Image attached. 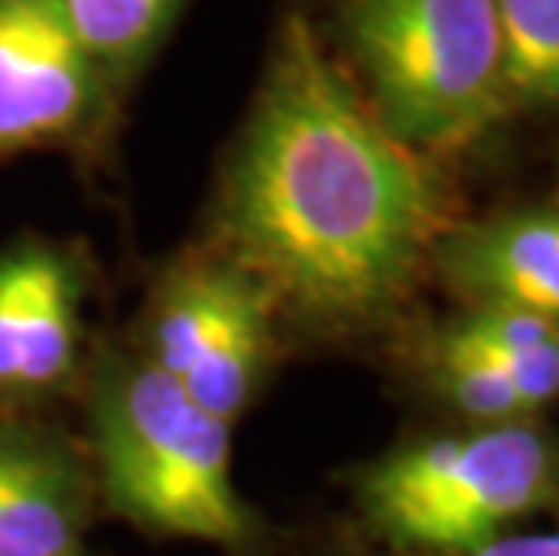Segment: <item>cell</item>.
Returning <instances> with one entry per match:
<instances>
[{
	"instance_id": "7c38bea8",
	"label": "cell",
	"mask_w": 559,
	"mask_h": 556,
	"mask_svg": "<svg viewBox=\"0 0 559 556\" xmlns=\"http://www.w3.org/2000/svg\"><path fill=\"white\" fill-rule=\"evenodd\" d=\"M430 372L440 394L462 416L480 423V427H487V423H513L527 416L513 383H509V376L502 372V365L487 358L480 347H473L455 326L433 340Z\"/></svg>"
},
{
	"instance_id": "ba28073f",
	"label": "cell",
	"mask_w": 559,
	"mask_h": 556,
	"mask_svg": "<svg viewBox=\"0 0 559 556\" xmlns=\"http://www.w3.org/2000/svg\"><path fill=\"white\" fill-rule=\"evenodd\" d=\"M433 257L473 304H516L559 322V210H513L448 228Z\"/></svg>"
},
{
	"instance_id": "9c48e42d",
	"label": "cell",
	"mask_w": 559,
	"mask_h": 556,
	"mask_svg": "<svg viewBox=\"0 0 559 556\" xmlns=\"http://www.w3.org/2000/svg\"><path fill=\"white\" fill-rule=\"evenodd\" d=\"M0 556H80L73 463L8 427H0Z\"/></svg>"
},
{
	"instance_id": "6da1fadb",
	"label": "cell",
	"mask_w": 559,
	"mask_h": 556,
	"mask_svg": "<svg viewBox=\"0 0 559 556\" xmlns=\"http://www.w3.org/2000/svg\"><path fill=\"white\" fill-rule=\"evenodd\" d=\"M448 232V192L379 123L300 15L282 26L221 199L224 257L325 329L408 297Z\"/></svg>"
},
{
	"instance_id": "8fae6325",
	"label": "cell",
	"mask_w": 559,
	"mask_h": 556,
	"mask_svg": "<svg viewBox=\"0 0 559 556\" xmlns=\"http://www.w3.org/2000/svg\"><path fill=\"white\" fill-rule=\"evenodd\" d=\"M105 76L134 69L159 44L181 0H51Z\"/></svg>"
},
{
	"instance_id": "277c9868",
	"label": "cell",
	"mask_w": 559,
	"mask_h": 556,
	"mask_svg": "<svg viewBox=\"0 0 559 556\" xmlns=\"http://www.w3.org/2000/svg\"><path fill=\"white\" fill-rule=\"evenodd\" d=\"M556 499L559 448L523 419L404 445L361 484L372 528L404 553L484 546Z\"/></svg>"
},
{
	"instance_id": "5b68a950",
	"label": "cell",
	"mask_w": 559,
	"mask_h": 556,
	"mask_svg": "<svg viewBox=\"0 0 559 556\" xmlns=\"http://www.w3.org/2000/svg\"><path fill=\"white\" fill-rule=\"evenodd\" d=\"M278 304L228 257L177 264L152 304L148 358L206 412L235 423L271 358Z\"/></svg>"
},
{
	"instance_id": "30bf717a",
	"label": "cell",
	"mask_w": 559,
	"mask_h": 556,
	"mask_svg": "<svg viewBox=\"0 0 559 556\" xmlns=\"http://www.w3.org/2000/svg\"><path fill=\"white\" fill-rule=\"evenodd\" d=\"M509 109H559V0H495Z\"/></svg>"
},
{
	"instance_id": "3957f363",
	"label": "cell",
	"mask_w": 559,
	"mask_h": 556,
	"mask_svg": "<svg viewBox=\"0 0 559 556\" xmlns=\"http://www.w3.org/2000/svg\"><path fill=\"white\" fill-rule=\"evenodd\" d=\"M340 29L404 145L459 149L509 113L495 0H340Z\"/></svg>"
},
{
	"instance_id": "52a82bcc",
	"label": "cell",
	"mask_w": 559,
	"mask_h": 556,
	"mask_svg": "<svg viewBox=\"0 0 559 556\" xmlns=\"http://www.w3.org/2000/svg\"><path fill=\"white\" fill-rule=\"evenodd\" d=\"M76 307V271L51 246L22 242L0 257V390H47L66 380Z\"/></svg>"
},
{
	"instance_id": "8992f818",
	"label": "cell",
	"mask_w": 559,
	"mask_h": 556,
	"mask_svg": "<svg viewBox=\"0 0 559 556\" xmlns=\"http://www.w3.org/2000/svg\"><path fill=\"white\" fill-rule=\"evenodd\" d=\"M105 80L51 0H0V156L76 134Z\"/></svg>"
},
{
	"instance_id": "7a4b0ae2",
	"label": "cell",
	"mask_w": 559,
	"mask_h": 556,
	"mask_svg": "<svg viewBox=\"0 0 559 556\" xmlns=\"http://www.w3.org/2000/svg\"><path fill=\"white\" fill-rule=\"evenodd\" d=\"M102 488L127 520L177 539L242 546L249 513L231 477V423L148 358H116L94 380Z\"/></svg>"
},
{
	"instance_id": "4fadbf2b",
	"label": "cell",
	"mask_w": 559,
	"mask_h": 556,
	"mask_svg": "<svg viewBox=\"0 0 559 556\" xmlns=\"http://www.w3.org/2000/svg\"><path fill=\"white\" fill-rule=\"evenodd\" d=\"M404 556H559V531L545 535H498L462 553H404Z\"/></svg>"
}]
</instances>
